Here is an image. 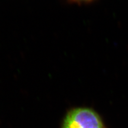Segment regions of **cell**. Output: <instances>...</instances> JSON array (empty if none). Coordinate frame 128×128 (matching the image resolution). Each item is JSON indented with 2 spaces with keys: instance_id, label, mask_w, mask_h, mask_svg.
Wrapping results in <instances>:
<instances>
[{
  "instance_id": "obj_1",
  "label": "cell",
  "mask_w": 128,
  "mask_h": 128,
  "mask_svg": "<svg viewBox=\"0 0 128 128\" xmlns=\"http://www.w3.org/2000/svg\"><path fill=\"white\" fill-rule=\"evenodd\" d=\"M62 128H105L99 114L88 108H76L69 111Z\"/></svg>"
},
{
  "instance_id": "obj_2",
  "label": "cell",
  "mask_w": 128,
  "mask_h": 128,
  "mask_svg": "<svg viewBox=\"0 0 128 128\" xmlns=\"http://www.w3.org/2000/svg\"><path fill=\"white\" fill-rule=\"evenodd\" d=\"M72 2L76 3V4H84V3H89L94 0H69Z\"/></svg>"
}]
</instances>
